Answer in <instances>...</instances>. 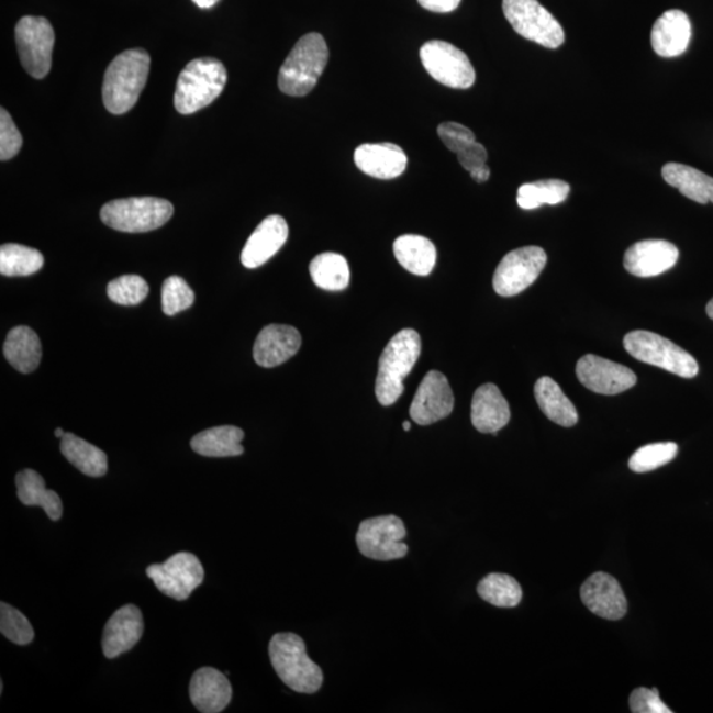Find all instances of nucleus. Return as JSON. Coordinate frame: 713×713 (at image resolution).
<instances>
[{
  "mask_svg": "<svg viewBox=\"0 0 713 713\" xmlns=\"http://www.w3.org/2000/svg\"><path fill=\"white\" fill-rule=\"evenodd\" d=\"M152 58L145 49L124 51L104 74L102 97L111 114H126L135 107L146 87Z\"/></svg>",
  "mask_w": 713,
  "mask_h": 713,
  "instance_id": "f257e3e1",
  "label": "nucleus"
},
{
  "mask_svg": "<svg viewBox=\"0 0 713 713\" xmlns=\"http://www.w3.org/2000/svg\"><path fill=\"white\" fill-rule=\"evenodd\" d=\"M268 654L275 672L292 691L316 693L322 689L323 671L309 657L304 640L298 634H275L268 645Z\"/></svg>",
  "mask_w": 713,
  "mask_h": 713,
  "instance_id": "f03ea898",
  "label": "nucleus"
},
{
  "mask_svg": "<svg viewBox=\"0 0 713 713\" xmlns=\"http://www.w3.org/2000/svg\"><path fill=\"white\" fill-rule=\"evenodd\" d=\"M330 51L325 38L312 32L299 38L279 70L278 85L285 94L304 97L315 89L328 64Z\"/></svg>",
  "mask_w": 713,
  "mask_h": 713,
  "instance_id": "7ed1b4c3",
  "label": "nucleus"
},
{
  "mask_svg": "<svg viewBox=\"0 0 713 713\" xmlns=\"http://www.w3.org/2000/svg\"><path fill=\"white\" fill-rule=\"evenodd\" d=\"M422 352L421 336L414 330L398 332L379 358L376 397L382 405L394 404L404 391L403 381Z\"/></svg>",
  "mask_w": 713,
  "mask_h": 713,
  "instance_id": "20e7f679",
  "label": "nucleus"
},
{
  "mask_svg": "<svg viewBox=\"0 0 713 713\" xmlns=\"http://www.w3.org/2000/svg\"><path fill=\"white\" fill-rule=\"evenodd\" d=\"M227 81L225 65L212 57L196 58L182 69L176 85L174 103L180 114L189 115L218 100Z\"/></svg>",
  "mask_w": 713,
  "mask_h": 713,
  "instance_id": "39448f33",
  "label": "nucleus"
},
{
  "mask_svg": "<svg viewBox=\"0 0 713 713\" xmlns=\"http://www.w3.org/2000/svg\"><path fill=\"white\" fill-rule=\"evenodd\" d=\"M174 205L165 199L130 198L108 202L101 209V220L114 231L147 233L171 220Z\"/></svg>",
  "mask_w": 713,
  "mask_h": 713,
  "instance_id": "423d86ee",
  "label": "nucleus"
},
{
  "mask_svg": "<svg viewBox=\"0 0 713 713\" xmlns=\"http://www.w3.org/2000/svg\"><path fill=\"white\" fill-rule=\"evenodd\" d=\"M625 350L640 363L657 366L682 378L698 376L699 365L690 353L657 333L634 331L624 338Z\"/></svg>",
  "mask_w": 713,
  "mask_h": 713,
  "instance_id": "0eeeda50",
  "label": "nucleus"
},
{
  "mask_svg": "<svg viewBox=\"0 0 713 713\" xmlns=\"http://www.w3.org/2000/svg\"><path fill=\"white\" fill-rule=\"evenodd\" d=\"M503 14L516 34L542 47L556 49L565 43V31L538 0H503Z\"/></svg>",
  "mask_w": 713,
  "mask_h": 713,
  "instance_id": "6e6552de",
  "label": "nucleus"
},
{
  "mask_svg": "<svg viewBox=\"0 0 713 713\" xmlns=\"http://www.w3.org/2000/svg\"><path fill=\"white\" fill-rule=\"evenodd\" d=\"M408 535L404 523L396 515H381L359 523L356 536L359 553L366 558L389 561L404 558L409 546L402 541Z\"/></svg>",
  "mask_w": 713,
  "mask_h": 713,
  "instance_id": "1a4fd4ad",
  "label": "nucleus"
},
{
  "mask_svg": "<svg viewBox=\"0 0 713 713\" xmlns=\"http://www.w3.org/2000/svg\"><path fill=\"white\" fill-rule=\"evenodd\" d=\"M15 41L23 68L37 80L49 74L55 31L48 19L24 16L15 27Z\"/></svg>",
  "mask_w": 713,
  "mask_h": 713,
  "instance_id": "9d476101",
  "label": "nucleus"
},
{
  "mask_svg": "<svg viewBox=\"0 0 713 713\" xmlns=\"http://www.w3.org/2000/svg\"><path fill=\"white\" fill-rule=\"evenodd\" d=\"M421 60L427 74L444 87L469 89L476 81V71L468 56L455 45L431 41L421 48Z\"/></svg>",
  "mask_w": 713,
  "mask_h": 713,
  "instance_id": "9b49d317",
  "label": "nucleus"
},
{
  "mask_svg": "<svg viewBox=\"0 0 713 713\" xmlns=\"http://www.w3.org/2000/svg\"><path fill=\"white\" fill-rule=\"evenodd\" d=\"M547 264V254L538 246H526L510 252L494 272V291L503 298L519 296L539 278Z\"/></svg>",
  "mask_w": 713,
  "mask_h": 713,
  "instance_id": "f8f14e48",
  "label": "nucleus"
},
{
  "mask_svg": "<svg viewBox=\"0 0 713 713\" xmlns=\"http://www.w3.org/2000/svg\"><path fill=\"white\" fill-rule=\"evenodd\" d=\"M146 573L163 594L178 601L191 597L205 577L198 556L186 552L172 555L161 565L147 567Z\"/></svg>",
  "mask_w": 713,
  "mask_h": 713,
  "instance_id": "ddd939ff",
  "label": "nucleus"
},
{
  "mask_svg": "<svg viewBox=\"0 0 713 713\" xmlns=\"http://www.w3.org/2000/svg\"><path fill=\"white\" fill-rule=\"evenodd\" d=\"M455 398L448 379L441 371L425 375L411 403L410 416L419 425H430L453 414Z\"/></svg>",
  "mask_w": 713,
  "mask_h": 713,
  "instance_id": "4468645a",
  "label": "nucleus"
},
{
  "mask_svg": "<svg viewBox=\"0 0 713 713\" xmlns=\"http://www.w3.org/2000/svg\"><path fill=\"white\" fill-rule=\"evenodd\" d=\"M577 376L588 390L603 396L621 394L637 383V376L633 370L594 355H587L579 359Z\"/></svg>",
  "mask_w": 713,
  "mask_h": 713,
  "instance_id": "2eb2a0df",
  "label": "nucleus"
},
{
  "mask_svg": "<svg viewBox=\"0 0 713 713\" xmlns=\"http://www.w3.org/2000/svg\"><path fill=\"white\" fill-rule=\"evenodd\" d=\"M679 250L664 239H646L627 248L624 257L626 271L638 278L658 277L677 265Z\"/></svg>",
  "mask_w": 713,
  "mask_h": 713,
  "instance_id": "dca6fc26",
  "label": "nucleus"
},
{
  "mask_svg": "<svg viewBox=\"0 0 713 713\" xmlns=\"http://www.w3.org/2000/svg\"><path fill=\"white\" fill-rule=\"evenodd\" d=\"M145 632V621L140 608L127 604L118 610L104 625L102 650L104 657L114 659L140 643Z\"/></svg>",
  "mask_w": 713,
  "mask_h": 713,
  "instance_id": "f3484780",
  "label": "nucleus"
},
{
  "mask_svg": "<svg viewBox=\"0 0 713 713\" xmlns=\"http://www.w3.org/2000/svg\"><path fill=\"white\" fill-rule=\"evenodd\" d=\"M581 600L597 616L617 621L625 616L627 601L619 581L605 572L593 573L581 587Z\"/></svg>",
  "mask_w": 713,
  "mask_h": 713,
  "instance_id": "a211bd4d",
  "label": "nucleus"
},
{
  "mask_svg": "<svg viewBox=\"0 0 713 713\" xmlns=\"http://www.w3.org/2000/svg\"><path fill=\"white\" fill-rule=\"evenodd\" d=\"M302 346L300 332L290 325L271 324L260 331L253 356L261 368H275L289 361Z\"/></svg>",
  "mask_w": 713,
  "mask_h": 713,
  "instance_id": "6ab92c4d",
  "label": "nucleus"
},
{
  "mask_svg": "<svg viewBox=\"0 0 713 713\" xmlns=\"http://www.w3.org/2000/svg\"><path fill=\"white\" fill-rule=\"evenodd\" d=\"M289 238V225L280 215H268L248 237L241 261L246 268L265 265L277 254Z\"/></svg>",
  "mask_w": 713,
  "mask_h": 713,
  "instance_id": "aec40b11",
  "label": "nucleus"
},
{
  "mask_svg": "<svg viewBox=\"0 0 713 713\" xmlns=\"http://www.w3.org/2000/svg\"><path fill=\"white\" fill-rule=\"evenodd\" d=\"M355 163L359 171L379 180L397 179L408 168L403 149L392 143H365L356 148Z\"/></svg>",
  "mask_w": 713,
  "mask_h": 713,
  "instance_id": "412c9836",
  "label": "nucleus"
},
{
  "mask_svg": "<svg viewBox=\"0 0 713 713\" xmlns=\"http://www.w3.org/2000/svg\"><path fill=\"white\" fill-rule=\"evenodd\" d=\"M233 695L225 673L213 667H202L193 673L189 684L192 704L202 713H219L226 709Z\"/></svg>",
  "mask_w": 713,
  "mask_h": 713,
  "instance_id": "4be33fe9",
  "label": "nucleus"
},
{
  "mask_svg": "<svg viewBox=\"0 0 713 713\" xmlns=\"http://www.w3.org/2000/svg\"><path fill=\"white\" fill-rule=\"evenodd\" d=\"M510 416L509 403L495 385L486 383L476 390L470 419L479 433L497 435L508 425Z\"/></svg>",
  "mask_w": 713,
  "mask_h": 713,
  "instance_id": "5701e85b",
  "label": "nucleus"
},
{
  "mask_svg": "<svg viewBox=\"0 0 713 713\" xmlns=\"http://www.w3.org/2000/svg\"><path fill=\"white\" fill-rule=\"evenodd\" d=\"M691 41V23L683 11L670 10L659 16L651 31L654 52L660 57L683 55Z\"/></svg>",
  "mask_w": 713,
  "mask_h": 713,
  "instance_id": "b1692460",
  "label": "nucleus"
},
{
  "mask_svg": "<svg viewBox=\"0 0 713 713\" xmlns=\"http://www.w3.org/2000/svg\"><path fill=\"white\" fill-rule=\"evenodd\" d=\"M534 394L536 403L549 421L561 427H573L579 422L577 408L553 378H539L535 383Z\"/></svg>",
  "mask_w": 713,
  "mask_h": 713,
  "instance_id": "393cba45",
  "label": "nucleus"
},
{
  "mask_svg": "<svg viewBox=\"0 0 713 713\" xmlns=\"http://www.w3.org/2000/svg\"><path fill=\"white\" fill-rule=\"evenodd\" d=\"M18 499L25 506H38L45 510L48 519L60 521L63 502L60 495L45 487V481L36 470L24 469L15 477Z\"/></svg>",
  "mask_w": 713,
  "mask_h": 713,
  "instance_id": "a878e982",
  "label": "nucleus"
},
{
  "mask_svg": "<svg viewBox=\"0 0 713 713\" xmlns=\"http://www.w3.org/2000/svg\"><path fill=\"white\" fill-rule=\"evenodd\" d=\"M3 352L12 368L23 375L35 371L42 361L41 338L29 326L11 330L5 338Z\"/></svg>",
  "mask_w": 713,
  "mask_h": 713,
  "instance_id": "bb28decb",
  "label": "nucleus"
},
{
  "mask_svg": "<svg viewBox=\"0 0 713 713\" xmlns=\"http://www.w3.org/2000/svg\"><path fill=\"white\" fill-rule=\"evenodd\" d=\"M394 255L399 265L419 277H427L436 265V247L422 235L405 234L394 242Z\"/></svg>",
  "mask_w": 713,
  "mask_h": 713,
  "instance_id": "cd10ccee",
  "label": "nucleus"
},
{
  "mask_svg": "<svg viewBox=\"0 0 713 713\" xmlns=\"http://www.w3.org/2000/svg\"><path fill=\"white\" fill-rule=\"evenodd\" d=\"M662 178L667 185L679 189L687 199L709 204L713 202V178L679 163H667L662 168Z\"/></svg>",
  "mask_w": 713,
  "mask_h": 713,
  "instance_id": "c85d7f7f",
  "label": "nucleus"
},
{
  "mask_svg": "<svg viewBox=\"0 0 713 713\" xmlns=\"http://www.w3.org/2000/svg\"><path fill=\"white\" fill-rule=\"evenodd\" d=\"M245 433L234 425H221L196 435L191 447L196 454L205 457H234L245 453L241 442Z\"/></svg>",
  "mask_w": 713,
  "mask_h": 713,
  "instance_id": "c756f323",
  "label": "nucleus"
},
{
  "mask_svg": "<svg viewBox=\"0 0 713 713\" xmlns=\"http://www.w3.org/2000/svg\"><path fill=\"white\" fill-rule=\"evenodd\" d=\"M60 449L65 459L81 474L90 477H102L108 474L107 454L81 437L65 433Z\"/></svg>",
  "mask_w": 713,
  "mask_h": 713,
  "instance_id": "7c9ffc66",
  "label": "nucleus"
},
{
  "mask_svg": "<svg viewBox=\"0 0 713 713\" xmlns=\"http://www.w3.org/2000/svg\"><path fill=\"white\" fill-rule=\"evenodd\" d=\"M313 283L326 291H343L349 286L348 261L342 254L324 253L313 258L310 265Z\"/></svg>",
  "mask_w": 713,
  "mask_h": 713,
  "instance_id": "2f4dec72",
  "label": "nucleus"
},
{
  "mask_svg": "<svg viewBox=\"0 0 713 713\" xmlns=\"http://www.w3.org/2000/svg\"><path fill=\"white\" fill-rule=\"evenodd\" d=\"M571 187L568 182L556 179L526 182L519 189L516 202L521 209L533 211L542 205H558L566 201Z\"/></svg>",
  "mask_w": 713,
  "mask_h": 713,
  "instance_id": "473e14b6",
  "label": "nucleus"
},
{
  "mask_svg": "<svg viewBox=\"0 0 713 713\" xmlns=\"http://www.w3.org/2000/svg\"><path fill=\"white\" fill-rule=\"evenodd\" d=\"M44 257L36 248L18 244L0 247V274L4 277H29L42 270Z\"/></svg>",
  "mask_w": 713,
  "mask_h": 713,
  "instance_id": "72a5a7b5",
  "label": "nucleus"
},
{
  "mask_svg": "<svg viewBox=\"0 0 713 713\" xmlns=\"http://www.w3.org/2000/svg\"><path fill=\"white\" fill-rule=\"evenodd\" d=\"M477 592L487 603L500 608H514L522 600V588L519 581L506 573L488 575L480 581Z\"/></svg>",
  "mask_w": 713,
  "mask_h": 713,
  "instance_id": "f704fd0d",
  "label": "nucleus"
},
{
  "mask_svg": "<svg viewBox=\"0 0 713 713\" xmlns=\"http://www.w3.org/2000/svg\"><path fill=\"white\" fill-rule=\"evenodd\" d=\"M678 455L676 443L649 444L636 450L630 460V468L636 474H647L666 466Z\"/></svg>",
  "mask_w": 713,
  "mask_h": 713,
  "instance_id": "c9c22d12",
  "label": "nucleus"
},
{
  "mask_svg": "<svg viewBox=\"0 0 713 713\" xmlns=\"http://www.w3.org/2000/svg\"><path fill=\"white\" fill-rule=\"evenodd\" d=\"M148 285L140 275H123L108 285L111 302L121 305H137L148 296Z\"/></svg>",
  "mask_w": 713,
  "mask_h": 713,
  "instance_id": "e433bc0d",
  "label": "nucleus"
},
{
  "mask_svg": "<svg viewBox=\"0 0 713 713\" xmlns=\"http://www.w3.org/2000/svg\"><path fill=\"white\" fill-rule=\"evenodd\" d=\"M0 632L16 645H29L35 638L34 627L27 617L8 603L0 604Z\"/></svg>",
  "mask_w": 713,
  "mask_h": 713,
  "instance_id": "4c0bfd02",
  "label": "nucleus"
},
{
  "mask_svg": "<svg viewBox=\"0 0 713 713\" xmlns=\"http://www.w3.org/2000/svg\"><path fill=\"white\" fill-rule=\"evenodd\" d=\"M194 292L187 281L180 277H169L161 289V309L167 316L178 315L179 312L191 309L194 303Z\"/></svg>",
  "mask_w": 713,
  "mask_h": 713,
  "instance_id": "58836bf2",
  "label": "nucleus"
},
{
  "mask_svg": "<svg viewBox=\"0 0 713 713\" xmlns=\"http://www.w3.org/2000/svg\"><path fill=\"white\" fill-rule=\"evenodd\" d=\"M23 146L22 134L19 133L9 111L0 110V160H11L21 152Z\"/></svg>",
  "mask_w": 713,
  "mask_h": 713,
  "instance_id": "ea45409f",
  "label": "nucleus"
},
{
  "mask_svg": "<svg viewBox=\"0 0 713 713\" xmlns=\"http://www.w3.org/2000/svg\"><path fill=\"white\" fill-rule=\"evenodd\" d=\"M437 135L441 136L444 145L455 154H459L476 142L474 131L456 122L442 123L437 127Z\"/></svg>",
  "mask_w": 713,
  "mask_h": 713,
  "instance_id": "a19ab883",
  "label": "nucleus"
},
{
  "mask_svg": "<svg viewBox=\"0 0 713 713\" xmlns=\"http://www.w3.org/2000/svg\"><path fill=\"white\" fill-rule=\"evenodd\" d=\"M631 711L633 713H671L659 697L657 689H645L639 687L632 692L630 698Z\"/></svg>",
  "mask_w": 713,
  "mask_h": 713,
  "instance_id": "79ce46f5",
  "label": "nucleus"
},
{
  "mask_svg": "<svg viewBox=\"0 0 713 713\" xmlns=\"http://www.w3.org/2000/svg\"><path fill=\"white\" fill-rule=\"evenodd\" d=\"M457 160H459L461 167L466 169V171L472 172L475 169L487 165V148L483 147L481 143L475 142L472 145L464 148L463 152L457 154Z\"/></svg>",
  "mask_w": 713,
  "mask_h": 713,
  "instance_id": "37998d69",
  "label": "nucleus"
},
{
  "mask_svg": "<svg viewBox=\"0 0 713 713\" xmlns=\"http://www.w3.org/2000/svg\"><path fill=\"white\" fill-rule=\"evenodd\" d=\"M423 9L436 14H448L459 8L461 0H417Z\"/></svg>",
  "mask_w": 713,
  "mask_h": 713,
  "instance_id": "c03bdc74",
  "label": "nucleus"
},
{
  "mask_svg": "<svg viewBox=\"0 0 713 713\" xmlns=\"http://www.w3.org/2000/svg\"><path fill=\"white\" fill-rule=\"evenodd\" d=\"M469 174H470V176H472V179L476 182H480V185H481V182L488 181L489 178H490V169H489V167L487 165L482 166L480 168H477V169H475V171L469 172Z\"/></svg>",
  "mask_w": 713,
  "mask_h": 713,
  "instance_id": "a18cd8bd",
  "label": "nucleus"
},
{
  "mask_svg": "<svg viewBox=\"0 0 713 713\" xmlns=\"http://www.w3.org/2000/svg\"><path fill=\"white\" fill-rule=\"evenodd\" d=\"M192 2L199 5L200 9H212L220 0H192Z\"/></svg>",
  "mask_w": 713,
  "mask_h": 713,
  "instance_id": "49530a36",
  "label": "nucleus"
},
{
  "mask_svg": "<svg viewBox=\"0 0 713 713\" xmlns=\"http://www.w3.org/2000/svg\"><path fill=\"white\" fill-rule=\"evenodd\" d=\"M705 311H706V315H709V317L713 320V299H711L710 303L706 304Z\"/></svg>",
  "mask_w": 713,
  "mask_h": 713,
  "instance_id": "de8ad7c7",
  "label": "nucleus"
},
{
  "mask_svg": "<svg viewBox=\"0 0 713 713\" xmlns=\"http://www.w3.org/2000/svg\"><path fill=\"white\" fill-rule=\"evenodd\" d=\"M64 435H65V433H64V431H63L62 428H57V430L55 431V436H56V437H60V439H63V436H64Z\"/></svg>",
  "mask_w": 713,
  "mask_h": 713,
  "instance_id": "09e8293b",
  "label": "nucleus"
},
{
  "mask_svg": "<svg viewBox=\"0 0 713 713\" xmlns=\"http://www.w3.org/2000/svg\"><path fill=\"white\" fill-rule=\"evenodd\" d=\"M403 430L404 431H410L411 430V423L410 422H404L403 423Z\"/></svg>",
  "mask_w": 713,
  "mask_h": 713,
  "instance_id": "8fccbe9b",
  "label": "nucleus"
},
{
  "mask_svg": "<svg viewBox=\"0 0 713 713\" xmlns=\"http://www.w3.org/2000/svg\"><path fill=\"white\" fill-rule=\"evenodd\" d=\"M0 693H3V682H0Z\"/></svg>",
  "mask_w": 713,
  "mask_h": 713,
  "instance_id": "3c124183",
  "label": "nucleus"
}]
</instances>
